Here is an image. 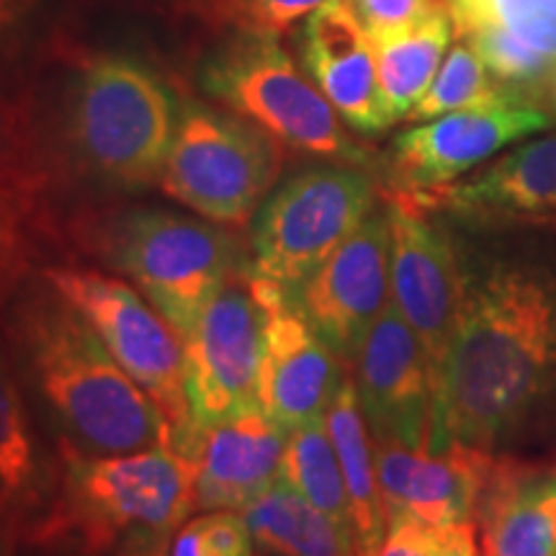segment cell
I'll return each instance as SVG.
<instances>
[{"mask_svg":"<svg viewBox=\"0 0 556 556\" xmlns=\"http://www.w3.org/2000/svg\"><path fill=\"white\" fill-rule=\"evenodd\" d=\"M302 65L338 116L358 135H381L392 127L379 88L377 54L351 5H325L296 34Z\"/></svg>","mask_w":556,"mask_h":556,"instance_id":"cell-18","label":"cell"},{"mask_svg":"<svg viewBox=\"0 0 556 556\" xmlns=\"http://www.w3.org/2000/svg\"><path fill=\"white\" fill-rule=\"evenodd\" d=\"M407 199H413L422 208L448 206L464 217L554 222L556 135L520 144L518 150L495 160L479 176L458 186H448L435 197Z\"/></svg>","mask_w":556,"mask_h":556,"instance_id":"cell-20","label":"cell"},{"mask_svg":"<svg viewBox=\"0 0 556 556\" xmlns=\"http://www.w3.org/2000/svg\"><path fill=\"white\" fill-rule=\"evenodd\" d=\"M261 552L278 556H356L353 533L289 484L276 482L240 510Z\"/></svg>","mask_w":556,"mask_h":556,"instance_id":"cell-23","label":"cell"},{"mask_svg":"<svg viewBox=\"0 0 556 556\" xmlns=\"http://www.w3.org/2000/svg\"><path fill=\"white\" fill-rule=\"evenodd\" d=\"M258 556H278V554H270V552H261Z\"/></svg>","mask_w":556,"mask_h":556,"instance_id":"cell-39","label":"cell"},{"mask_svg":"<svg viewBox=\"0 0 556 556\" xmlns=\"http://www.w3.org/2000/svg\"><path fill=\"white\" fill-rule=\"evenodd\" d=\"M345 3L351 5L353 16L358 18L371 41L415 29L420 21L441 9L438 0H345Z\"/></svg>","mask_w":556,"mask_h":556,"instance_id":"cell-35","label":"cell"},{"mask_svg":"<svg viewBox=\"0 0 556 556\" xmlns=\"http://www.w3.org/2000/svg\"><path fill=\"white\" fill-rule=\"evenodd\" d=\"M268 309L261 407L287 433L323 422L345 374L332 348L309 328L281 291L250 276Z\"/></svg>","mask_w":556,"mask_h":556,"instance_id":"cell-16","label":"cell"},{"mask_svg":"<svg viewBox=\"0 0 556 556\" xmlns=\"http://www.w3.org/2000/svg\"><path fill=\"white\" fill-rule=\"evenodd\" d=\"M377 556H479L477 528L475 523L438 528L400 518L389 523Z\"/></svg>","mask_w":556,"mask_h":556,"instance_id":"cell-32","label":"cell"},{"mask_svg":"<svg viewBox=\"0 0 556 556\" xmlns=\"http://www.w3.org/2000/svg\"><path fill=\"white\" fill-rule=\"evenodd\" d=\"M88 248L135 281L148 302L189 336L214 294L248 268L238 238L168 208H127L83 227Z\"/></svg>","mask_w":556,"mask_h":556,"instance_id":"cell-5","label":"cell"},{"mask_svg":"<svg viewBox=\"0 0 556 556\" xmlns=\"http://www.w3.org/2000/svg\"><path fill=\"white\" fill-rule=\"evenodd\" d=\"M462 37L471 39V45H475L479 58L484 60L486 70L513 96H518L526 103H531L528 101V93L541 96V88H544L556 60L546 58L544 52L533 50L531 45L513 37L510 31L492 24L475 26V29L462 34Z\"/></svg>","mask_w":556,"mask_h":556,"instance_id":"cell-30","label":"cell"},{"mask_svg":"<svg viewBox=\"0 0 556 556\" xmlns=\"http://www.w3.org/2000/svg\"><path fill=\"white\" fill-rule=\"evenodd\" d=\"M500 101L520 99L500 86L497 80H490L484 60L479 58L471 39L458 34V41L451 47L446 62H441V70L430 83L428 93L417 101V106L409 111L405 122H430L451 114V111L492 106Z\"/></svg>","mask_w":556,"mask_h":556,"instance_id":"cell-27","label":"cell"},{"mask_svg":"<svg viewBox=\"0 0 556 556\" xmlns=\"http://www.w3.org/2000/svg\"><path fill=\"white\" fill-rule=\"evenodd\" d=\"M552 119L536 106L500 101L492 106L462 109L413 127L394 139L392 191L415 199L435 197L456 178L516 139L544 131Z\"/></svg>","mask_w":556,"mask_h":556,"instance_id":"cell-13","label":"cell"},{"mask_svg":"<svg viewBox=\"0 0 556 556\" xmlns=\"http://www.w3.org/2000/svg\"><path fill=\"white\" fill-rule=\"evenodd\" d=\"M353 364V384L371 438L430 448L435 430V371L420 338L394 304L366 332Z\"/></svg>","mask_w":556,"mask_h":556,"instance_id":"cell-14","label":"cell"},{"mask_svg":"<svg viewBox=\"0 0 556 556\" xmlns=\"http://www.w3.org/2000/svg\"><path fill=\"white\" fill-rule=\"evenodd\" d=\"M479 556H556V467L495 456L475 513Z\"/></svg>","mask_w":556,"mask_h":556,"instance_id":"cell-19","label":"cell"},{"mask_svg":"<svg viewBox=\"0 0 556 556\" xmlns=\"http://www.w3.org/2000/svg\"><path fill=\"white\" fill-rule=\"evenodd\" d=\"M253 533L238 510H204L173 533L170 556H255Z\"/></svg>","mask_w":556,"mask_h":556,"instance_id":"cell-31","label":"cell"},{"mask_svg":"<svg viewBox=\"0 0 556 556\" xmlns=\"http://www.w3.org/2000/svg\"><path fill=\"white\" fill-rule=\"evenodd\" d=\"M287 441V430L253 409L212 428L180 430L170 448L189 458L199 510H242L281 479Z\"/></svg>","mask_w":556,"mask_h":556,"instance_id":"cell-17","label":"cell"},{"mask_svg":"<svg viewBox=\"0 0 556 556\" xmlns=\"http://www.w3.org/2000/svg\"><path fill=\"white\" fill-rule=\"evenodd\" d=\"M41 240H58L54 217L0 191V304L34 274Z\"/></svg>","mask_w":556,"mask_h":556,"instance_id":"cell-29","label":"cell"},{"mask_svg":"<svg viewBox=\"0 0 556 556\" xmlns=\"http://www.w3.org/2000/svg\"><path fill=\"white\" fill-rule=\"evenodd\" d=\"M281 163V144L261 127L186 101L160 189L214 225L242 227L274 189Z\"/></svg>","mask_w":556,"mask_h":556,"instance_id":"cell-7","label":"cell"},{"mask_svg":"<svg viewBox=\"0 0 556 556\" xmlns=\"http://www.w3.org/2000/svg\"><path fill=\"white\" fill-rule=\"evenodd\" d=\"M448 11L456 34L492 24L556 60V0H451Z\"/></svg>","mask_w":556,"mask_h":556,"instance_id":"cell-28","label":"cell"},{"mask_svg":"<svg viewBox=\"0 0 556 556\" xmlns=\"http://www.w3.org/2000/svg\"><path fill=\"white\" fill-rule=\"evenodd\" d=\"M389 238L387 208H374L336 253L315 270V276L296 291L294 307L332 348V353L353 364L366 332L389 307L392 276H389Z\"/></svg>","mask_w":556,"mask_h":556,"instance_id":"cell-12","label":"cell"},{"mask_svg":"<svg viewBox=\"0 0 556 556\" xmlns=\"http://www.w3.org/2000/svg\"><path fill=\"white\" fill-rule=\"evenodd\" d=\"M193 507V469L170 446L88 456L60 443L50 507L29 544L106 556L139 533L173 536Z\"/></svg>","mask_w":556,"mask_h":556,"instance_id":"cell-3","label":"cell"},{"mask_svg":"<svg viewBox=\"0 0 556 556\" xmlns=\"http://www.w3.org/2000/svg\"><path fill=\"white\" fill-rule=\"evenodd\" d=\"M387 523L400 518L426 526L475 523V513L495 456L486 448L451 443L443 451L413 448L371 438Z\"/></svg>","mask_w":556,"mask_h":556,"instance_id":"cell-15","label":"cell"},{"mask_svg":"<svg viewBox=\"0 0 556 556\" xmlns=\"http://www.w3.org/2000/svg\"><path fill=\"white\" fill-rule=\"evenodd\" d=\"M278 482L289 484L291 490L319 507L325 516L353 533L343 471H340L336 446H332L323 422L291 430Z\"/></svg>","mask_w":556,"mask_h":556,"instance_id":"cell-25","label":"cell"},{"mask_svg":"<svg viewBox=\"0 0 556 556\" xmlns=\"http://www.w3.org/2000/svg\"><path fill=\"white\" fill-rule=\"evenodd\" d=\"M371 178L323 165L283 180L263 201L250 238L248 274L294 302L296 291L374 212Z\"/></svg>","mask_w":556,"mask_h":556,"instance_id":"cell-8","label":"cell"},{"mask_svg":"<svg viewBox=\"0 0 556 556\" xmlns=\"http://www.w3.org/2000/svg\"><path fill=\"white\" fill-rule=\"evenodd\" d=\"M50 189V160L29 109L13 106L0 96V191L52 217L47 204Z\"/></svg>","mask_w":556,"mask_h":556,"instance_id":"cell-26","label":"cell"},{"mask_svg":"<svg viewBox=\"0 0 556 556\" xmlns=\"http://www.w3.org/2000/svg\"><path fill=\"white\" fill-rule=\"evenodd\" d=\"M54 475L39 456L24 394L0 340V536L29 544L50 507Z\"/></svg>","mask_w":556,"mask_h":556,"instance_id":"cell-21","label":"cell"},{"mask_svg":"<svg viewBox=\"0 0 556 556\" xmlns=\"http://www.w3.org/2000/svg\"><path fill=\"white\" fill-rule=\"evenodd\" d=\"M170 539L165 533H139L116 546L109 556H170Z\"/></svg>","mask_w":556,"mask_h":556,"instance_id":"cell-36","label":"cell"},{"mask_svg":"<svg viewBox=\"0 0 556 556\" xmlns=\"http://www.w3.org/2000/svg\"><path fill=\"white\" fill-rule=\"evenodd\" d=\"M199 86L283 148L345 165L368 163V152L348 137L338 111L274 34L240 31L227 39L204 60Z\"/></svg>","mask_w":556,"mask_h":556,"instance_id":"cell-6","label":"cell"},{"mask_svg":"<svg viewBox=\"0 0 556 556\" xmlns=\"http://www.w3.org/2000/svg\"><path fill=\"white\" fill-rule=\"evenodd\" d=\"M13 548H16V544H11L9 539L0 536V556H13Z\"/></svg>","mask_w":556,"mask_h":556,"instance_id":"cell-38","label":"cell"},{"mask_svg":"<svg viewBox=\"0 0 556 556\" xmlns=\"http://www.w3.org/2000/svg\"><path fill=\"white\" fill-rule=\"evenodd\" d=\"M387 217L392 238V304L426 348L438 392V371L462 312V253L454 248L446 229L428 219V208L402 193L389 191Z\"/></svg>","mask_w":556,"mask_h":556,"instance_id":"cell-11","label":"cell"},{"mask_svg":"<svg viewBox=\"0 0 556 556\" xmlns=\"http://www.w3.org/2000/svg\"><path fill=\"white\" fill-rule=\"evenodd\" d=\"M50 287L96 330L124 371L142 387L170 426V438L189 428L186 351L176 328L122 278L93 268L50 266Z\"/></svg>","mask_w":556,"mask_h":556,"instance_id":"cell-9","label":"cell"},{"mask_svg":"<svg viewBox=\"0 0 556 556\" xmlns=\"http://www.w3.org/2000/svg\"><path fill=\"white\" fill-rule=\"evenodd\" d=\"M9 340L62 446L88 456L170 446V426L155 402L45 278L13 307Z\"/></svg>","mask_w":556,"mask_h":556,"instance_id":"cell-2","label":"cell"},{"mask_svg":"<svg viewBox=\"0 0 556 556\" xmlns=\"http://www.w3.org/2000/svg\"><path fill=\"white\" fill-rule=\"evenodd\" d=\"M47 0H0V78L16 75L37 41Z\"/></svg>","mask_w":556,"mask_h":556,"instance_id":"cell-34","label":"cell"},{"mask_svg":"<svg viewBox=\"0 0 556 556\" xmlns=\"http://www.w3.org/2000/svg\"><path fill=\"white\" fill-rule=\"evenodd\" d=\"M451 34L454 18L446 5H441L415 29L374 41L379 88L392 124L407 119L417 101L428 93L430 83L441 70Z\"/></svg>","mask_w":556,"mask_h":556,"instance_id":"cell-24","label":"cell"},{"mask_svg":"<svg viewBox=\"0 0 556 556\" xmlns=\"http://www.w3.org/2000/svg\"><path fill=\"white\" fill-rule=\"evenodd\" d=\"M464 296L438 371L430 451L497 448L556 402V268L462 255Z\"/></svg>","mask_w":556,"mask_h":556,"instance_id":"cell-1","label":"cell"},{"mask_svg":"<svg viewBox=\"0 0 556 556\" xmlns=\"http://www.w3.org/2000/svg\"><path fill=\"white\" fill-rule=\"evenodd\" d=\"M266 323L268 309L263 307L248 268L206 304L189 336H184L189 428H212L229 417L263 409Z\"/></svg>","mask_w":556,"mask_h":556,"instance_id":"cell-10","label":"cell"},{"mask_svg":"<svg viewBox=\"0 0 556 556\" xmlns=\"http://www.w3.org/2000/svg\"><path fill=\"white\" fill-rule=\"evenodd\" d=\"M325 428L336 446L340 471L351 505V528L356 556H377L387 536V513L377 479V458L368 422L361 409L353 379H345L325 415Z\"/></svg>","mask_w":556,"mask_h":556,"instance_id":"cell-22","label":"cell"},{"mask_svg":"<svg viewBox=\"0 0 556 556\" xmlns=\"http://www.w3.org/2000/svg\"><path fill=\"white\" fill-rule=\"evenodd\" d=\"M541 99L548 103V109H552L554 116H556V65H554L552 73H548L544 88H541Z\"/></svg>","mask_w":556,"mask_h":556,"instance_id":"cell-37","label":"cell"},{"mask_svg":"<svg viewBox=\"0 0 556 556\" xmlns=\"http://www.w3.org/2000/svg\"><path fill=\"white\" fill-rule=\"evenodd\" d=\"M180 109L176 88L148 62L96 54L80 62L62 96V144L96 184L148 189L168 163Z\"/></svg>","mask_w":556,"mask_h":556,"instance_id":"cell-4","label":"cell"},{"mask_svg":"<svg viewBox=\"0 0 556 556\" xmlns=\"http://www.w3.org/2000/svg\"><path fill=\"white\" fill-rule=\"evenodd\" d=\"M336 0H217L214 9L222 18L235 21L240 31L274 34L291 29L296 21L309 18L312 13L325 9Z\"/></svg>","mask_w":556,"mask_h":556,"instance_id":"cell-33","label":"cell"}]
</instances>
